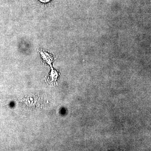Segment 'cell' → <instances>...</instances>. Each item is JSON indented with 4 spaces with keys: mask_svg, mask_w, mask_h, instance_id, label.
I'll list each match as a JSON object with an SVG mask.
<instances>
[{
    "mask_svg": "<svg viewBox=\"0 0 151 151\" xmlns=\"http://www.w3.org/2000/svg\"><path fill=\"white\" fill-rule=\"evenodd\" d=\"M44 60L48 62V64H51V63L52 60V58L51 57V56L48 53H44V52H40Z\"/></svg>",
    "mask_w": 151,
    "mask_h": 151,
    "instance_id": "obj_1",
    "label": "cell"
},
{
    "mask_svg": "<svg viewBox=\"0 0 151 151\" xmlns=\"http://www.w3.org/2000/svg\"><path fill=\"white\" fill-rule=\"evenodd\" d=\"M40 1L42 2L43 3H46L50 1L51 0H39Z\"/></svg>",
    "mask_w": 151,
    "mask_h": 151,
    "instance_id": "obj_2",
    "label": "cell"
}]
</instances>
